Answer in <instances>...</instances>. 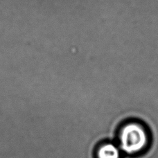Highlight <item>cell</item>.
I'll use <instances>...</instances> for the list:
<instances>
[{
	"instance_id": "6da1fadb",
	"label": "cell",
	"mask_w": 158,
	"mask_h": 158,
	"mask_svg": "<svg viewBox=\"0 0 158 158\" xmlns=\"http://www.w3.org/2000/svg\"><path fill=\"white\" fill-rule=\"evenodd\" d=\"M148 134L139 123H129L122 127L119 133L120 149L127 155L141 153L148 145Z\"/></svg>"
},
{
	"instance_id": "7a4b0ae2",
	"label": "cell",
	"mask_w": 158,
	"mask_h": 158,
	"mask_svg": "<svg viewBox=\"0 0 158 158\" xmlns=\"http://www.w3.org/2000/svg\"><path fill=\"white\" fill-rule=\"evenodd\" d=\"M120 149L112 143L103 144L97 152V158H120Z\"/></svg>"
}]
</instances>
